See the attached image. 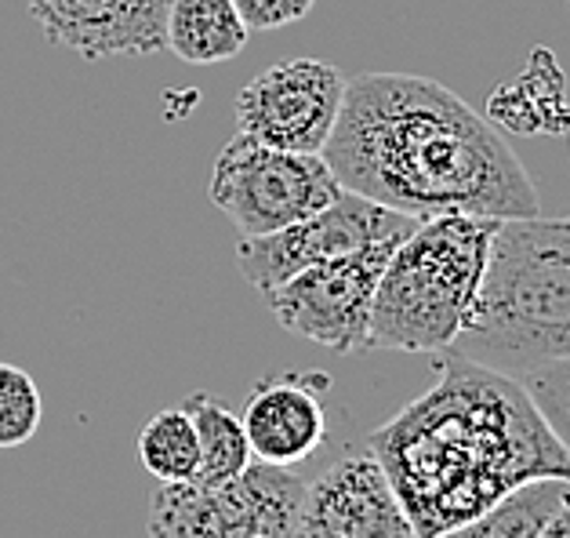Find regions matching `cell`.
<instances>
[{
	"label": "cell",
	"mask_w": 570,
	"mask_h": 538,
	"mask_svg": "<svg viewBox=\"0 0 570 538\" xmlns=\"http://www.w3.org/2000/svg\"><path fill=\"white\" fill-rule=\"evenodd\" d=\"M451 353L505 375L570 356V218H502Z\"/></svg>",
	"instance_id": "3957f363"
},
{
	"label": "cell",
	"mask_w": 570,
	"mask_h": 538,
	"mask_svg": "<svg viewBox=\"0 0 570 538\" xmlns=\"http://www.w3.org/2000/svg\"><path fill=\"white\" fill-rule=\"evenodd\" d=\"M168 8L171 0H30V16L51 45L85 55L88 62L164 51Z\"/></svg>",
	"instance_id": "30bf717a"
},
{
	"label": "cell",
	"mask_w": 570,
	"mask_h": 538,
	"mask_svg": "<svg viewBox=\"0 0 570 538\" xmlns=\"http://www.w3.org/2000/svg\"><path fill=\"white\" fill-rule=\"evenodd\" d=\"M403 237H385L302 270L266 295L276 324L342 356L367 350V324L382 270Z\"/></svg>",
	"instance_id": "8992f818"
},
{
	"label": "cell",
	"mask_w": 570,
	"mask_h": 538,
	"mask_svg": "<svg viewBox=\"0 0 570 538\" xmlns=\"http://www.w3.org/2000/svg\"><path fill=\"white\" fill-rule=\"evenodd\" d=\"M538 538H570V499L560 509H552V517L541 524Z\"/></svg>",
	"instance_id": "44dd1931"
},
{
	"label": "cell",
	"mask_w": 570,
	"mask_h": 538,
	"mask_svg": "<svg viewBox=\"0 0 570 538\" xmlns=\"http://www.w3.org/2000/svg\"><path fill=\"white\" fill-rule=\"evenodd\" d=\"M168 48L189 66H218L244 51L252 30L233 0H171Z\"/></svg>",
	"instance_id": "4fadbf2b"
},
{
	"label": "cell",
	"mask_w": 570,
	"mask_h": 538,
	"mask_svg": "<svg viewBox=\"0 0 570 538\" xmlns=\"http://www.w3.org/2000/svg\"><path fill=\"white\" fill-rule=\"evenodd\" d=\"M200 440V469L193 485L200 488H222L233 477H240L252 466V444H247L244 422L236 411H229L212 393H193L183 400Z\"/></svg>",
	"instance_id": "5bb4252c"
},
{
	"label": "cell",
	"mask_w": 570,
	"mask_h": 538,
	"mask_svg": "<svg viewBox=\"0 0 570 538\" xmlns=\"http://www.w3.org/2000/svg\"><path fill=\"white\" fill-rule=\"evenodd\" d=\"M236 11H240L244 26L252 33H269L305 19L313 11L316 0H233Z\"/></svg>",
	"instance_id": "ffe728a7"
},
{
	"label": "cell",
	"mask_w": 570,
	"mask_h": 538,
	"mask_svg": "<svg viewBox=\"0 0 570 538\" xmlns=\"http://www.w3.org/2000/svg\"><path fill=\"white\" fill-rule=\"evenodd\" d=\"M327 375H269L247 393L240 422L255 462L298 466L327 440V411L320 393Z\"/></svg>",
	"instance_id": "8fae6325"
},
{
	"label": "cell",
	"mask_w": 570,
	"mask_h": 538,
	"mask_svg": "<svg viewBox=\"0 0 570 538\" xmlns=\"http://www.w3.org/2000/svg\"><path fill=\"white\" fill-rule=\"evenodd\" d=\"M570 499V480L541 477L527 480L517 491H509L502 502H494L487 513L472 517L462 528H454L440 538H538L541 524L552 517Z\"/></svg>",
	"instance_id": "9a60e30c"
},
{
	"label": "cell",
	"mask_w": 570,
	"mask_h": 538,
	"mask_svg": "<svg viewBox=\"0 0 570 538\" xmlns=\"http://www.w3.org/2000/svg\"><path fill=\"white\" fill-rule=\"evenodd\" d=\"M149 538H222L215 491L193 480L160 485L149 502Z\"/></svg>",
	"instance_id": "e0dca14e"
},
{
	"label": "cell",
	"mask_w": 570,
	"mask_h": 538,
	"mask_svg": "<svg viewBox=\"0 0 570 538\" xmlns=\"http://www.w3.org/2000/svg\"><path fill=\"white\" fill-rule=\"evenodd\" d=\"M342 95L338 66L324 59L276 62L236 95V131L276 149L320 154L338 120Z\"/></svg>",
	"instance_id": "ba28073f"
},
{
	"label": "cell",
	"mask_w": 570,
	"mask_h": 538,
	"mask_svg": "<svg viewBox=\"0 0 570 538\" xmlns=\"http://www.w3.org/2000/svg\"><path fill=\"white\" fill-rule=\"evenodd\" d=\"M371 454L414 538L462 528L527 480H570V454L520 379L451 350H443L436 385L371 433Z\"/></svg>",
	"instance_id": "7a4b0ae2"
},
{
	"label": "cell",
	"mask_w": 570,
	"mask_h": 538,
	"mask_svg": "<svg viewBox=\"0 0 570 538\" xmlns=\"http://www.w3.org/2000/svg\"><path fill=\"white\" fill-rule=\"evenodd\" d=\"M342 189L411 218L538 215V189L509 143L440 80L360 74L320 149Z\"/></svg>",
	"instance_id": "6da1fadb"
},
{
	"label": "cell",
	"mask_w": 570,
	"mask_h": 538,
	"mask_svg": "<svg viewBox=\"0 0 570 538\" xmlns=\"http://www.w3.org/2000/svg\"><path fill=\"white\" fill-rule=\"evenodd\" d=\"M212 491L222 538H298L305 480L291 466L252 459L240 477Z\"/></svg>",
	"instance_id": "7c38bea8"
},
{
	"label": "cell",
	"mask_w": 570,
	"mask_h": 538,
	"mask_svg": "<svg viewBox=\"0 0 570 538\" xmlns=\"http://www.w3.org/2000/svg\"><path fill=\"white\" fill-rule=\"evenodd\" d=\"M342 197V183L324 154L276 149L236 131L212 168V204L240 229L262 237L316 215Z\"/></svg>",
	"instance_id": "5b68a950"
},
{
	"label": "cell",
	"mask_w": 570,
	"mask_h": 538,
	"mask_svg": "<svg viewBox=\"0 0 570 538\" xmlns=\"http://www.w3.org/2000/svg\"><path fill=\"white\" fill-rule=\"evenodd\" d=\"M135 454L149 477L160 485H186L197 480L200 469V440L189 411L183 404L160 408L142 430L135 433Z\"/></svg>",
	"instance_id": "2e32d148"
},
{
	"label": "cell",
	"mask_w": 570,
	"mask_h": 538,
	"mask_svg": "<svg viewBox=\"0 0 570 538\" xmlns=\"http://www.w3.org/2000/svg\"><path fill=\"white\" fill-rule=\"evenodd\" d=\"M517 379L527 390V397L534 400L538 415L546 419L552 437L560 440V448L570 454V356L534 364L520 371Z\"/></svg>",
	"instance_id": "d6986e66"
},
{
	"label": "cell",
	"mask_w": 570,
	"mask_h": 538,
	"mask_svg": "<svg viewBox=\"0 0 570 538\" xmlns=\"http://www.w3.org/2000/svg\"><path fill=\"white\" fill-rule=\"evenodd\" d=\"M45 419V400L30 371L0 364V448H22Z\"/></svg>",
	"instance_id": "ac0fdd59"
},
{
	"label": "cell",
	"mask_w": 570,
	"mask_h": 538,
	"mask_svg": "<svg viewBox=\"0 0 570 538\" xmlns=\"http://www.w3.org/2000/svg\"><path fill=\"white\" fill-rule=\"evenodd\" d=\"M498 218H422L389 255L374 292L367 350L443 353L480 295Z\"/></svg>",
	"instance_id": "277c9868"
},
{
	"label": "cell",
	"mask_w": 570,
	"mask_h": 538,
	"mask_svg": "<svg viewBox=\"0 0 570 538\" xmlns=\"http://www.w3.org/2000/svg\"><path fill=\"white\" fill-rule=\"evenodd\" d=\"M298 538H414V528L371 451H350L305 485Z\"/></svg>",
	"instance_id": "9c48e42d"
},
{
	"label": "cell",
	"mask_w": 570,
	"mask_h": 538,
	"mask_svg": "<svg viewBox=\"0 0 570 538\" xmlns=\"http://www.w3.org/2000/svg\"><path fill=\"white\" fill-rule=\"evenodd\" d=\"M422 218L400 215L385 204H374L360 193L342 189L338 200L316 215L291 223L276 233H262V237H244L236 244V270L240 277L266 299L302 270L320 266L327 258L350 255L385 237H407Z\"/></svg>",
	"instance_id": "52a82bcc"
}]
</instances>
